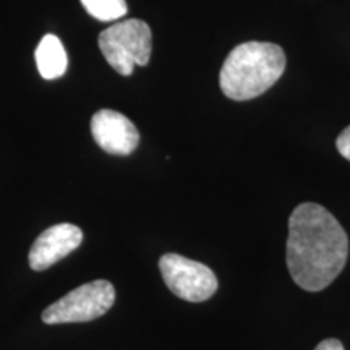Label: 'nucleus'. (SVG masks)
I'll use <instances>...</instances> for the list:
<instances>
[{"instance_id": "obj_1", "label": "nucleus", "mask_w": 350, "mask_h": 350, "mask_svg": "<svg viewBox=\"0 0 350 350\" xmlns=\"http://www.w3.org/2000/svg\"><path fill=\"white\" fill-rule=\"evenodd\" d=\"M349 237L338 219L317 203H301L288 217L287 268L306 292L326 288L342 273Z\"/></svg>"}, {"instance_id": "obj_2", "label": "nucleus", "mask_w": 350, "mask_h": 350, "mask_svg": "<svg viewBox=\"0 0 350 350\" xmlns=\"http://www.w3.org/2000/svg\"><path fill=\"white\" fill-rule=\"evenodd\" d=\"M286 64V54L278 44L243 42L227 55L219 73V86L229 99H255L275 85Z\"/></svg>"}, {"instance_id": "obj_3", "label": "nucleus", "mask_w": 350, "mask_h": 350, "mask_svg": "<svg viewBox=\"0 0 350 350\" xmlns=\"http://www.w3.org/2000/svg\"><path fill=\"white\" fill-rule=\"evenodd\" d=\"M99 49L107 64L124 77H130L137 65L144 67L151 59L152 34L144 21H120L99 34Z\"/></svg>"}, {"instance_id": "obj_4", "label": "nucleus", "mask_w": 350, "mask_h": 350, "mask_svg": "<svg viewBox=\"0 0 350 350\" xmlns=\"http://www.w3.org/2000/svg\"><path fill=\"white\" fill-rule=\"evenodd\" d=\"M116 304V288L109 281L99 279L73 288L67 295L42 312L46 325L86 323L106 314Z\"/></svg>"}, {"instance_id": "obj_5", "label": "nucleus", "mask_w": 350, "mask_h": 350, "mask_svg": "<svg viewBox=\"0 0 350 350\" xmlns=\"http://www.w3.org/2000/svg\"><path fill=\"white\" fill-rule=\"evenodd\" d=\"M159 269L169 291L182 300L200 304L211 299L217 291L216 274L200 261L167 253L161 256Z\"/></svg>"}, {"instance_id": "obj_6", "label": "nucleus", "mask_w": 350, "mask_h": 350, "mask_svg": "<svg viewBox=\"0 0 350 350\" xmlns=\"http://www.w3.org/2000/svg\"><path fill=\"white\" fill-rule=\"evenodd\" d=\"M91 133L100 150L113 156H129L139 143L138 129L124 113L103 109L91 119Z\"/></svg>"}, {"instance_id": "obj_7", "label": "nucleus", "mask_w": 350, "mask_h": 350, "mask_svg": "<svg viewBox=\"0 0 350 350\" xmlns=\"http://www.w3.org/2000/svg\"><path fill=\"white\" fill-rule=\"evenodd\" d=\"M81 240L83 232L80 227L68 224V222L52 226L34 240L28 255L29 266L34 271L51 268L57 261L64 260L73 250H77Z\"/></svg>"}, {"instance_id": "obj_8", "label": "nucleus", "mask_w": 350, "mask_h": 350, "mask_svg": "<svg viewBox=\"0 0 350 350\" xmlns=\"http://www.w3.org/2000/svg\"><path fill=\"white\" fill-rule=\"evenodd\" d=\"M36 64L38 70L44 80H57L67 72V52L54 34H47L41 39L36 47Z\"/></svg>"}, {"instance_id": "obj_9", "label": "nucleus", "mask_w": 350, "mask_h": 350, "mask_svg": "<svg viewBox=\"0 0 350 350\" xmlns=\"http://www.w3.org/2000/svg\"><path fill=\"white\" fill-rule=\"evenodd\" d=\"M81 5L91 16L100 21H116L129 10L125 0H81Z\"/></svg>"}, {"instance_id": "obj_10", "label": "nucleus", "mask_w": 350, "mask_h": 350, "mask_svg": "<svg viewBox=\"0 0 350 350\" xmlns=\"http://www.w3.org/2000/svg\"><path fill=\"white\" fill-rule=\"evenodd\" d=\"M336 148H338L340 156L350 161V125L336 139Z\"/></svg>"}, {"instance_id": "obj_11", "label": "nucleus", "mask_w": 350, "mask_h": 350, "mask_svg": "<svg viewBox=\"0 0 350 350\" xmlns=\"http://www.w3.org/2000/svg\"><path fill=\"white\" fill-rule=\"evenodd\" d=\"M314 350H345L344 345L338 339H325L317 345Z\"/></svg>"}]
</instances>
